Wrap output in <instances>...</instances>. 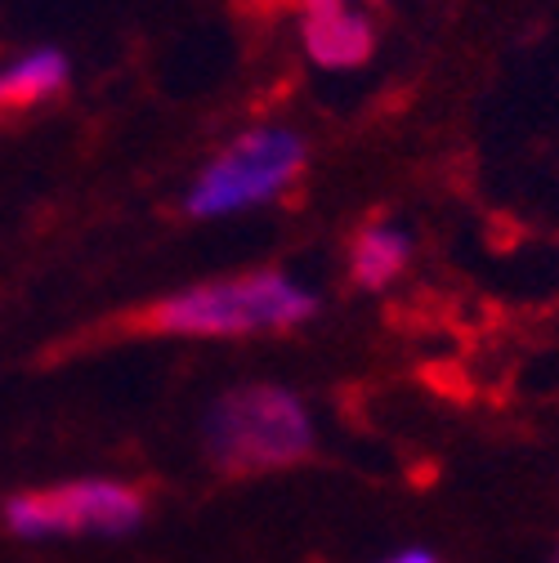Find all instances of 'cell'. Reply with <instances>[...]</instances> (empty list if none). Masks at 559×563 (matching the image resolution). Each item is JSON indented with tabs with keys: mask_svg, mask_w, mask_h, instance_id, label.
<instances>
[{
	"mask_svg": "<svg viewBox=\"0 0 559 563\" xmlns=\"http://www.w3.org/2000/svg\"><path fill=\"white\" fill-rule=\"evenodd\" d=\"M318 313V300L283 273H242L206 287L166 296L134 318V331L153 335H255L292 331Z\"/></svg>",
	"mask_w": 559,
	"mask_h": 563,
	"instance_id": "obj_1",
	"label": "cell"
},
{
	"mask_svg": "<svg viewBox=\"0 0 559 563\" xmlns=\"http://www.w3.org/2000/svg\"><path fill=\"white\" fill-rule=\"evenodd\" d=\"M407 260H412V242L403 229H390V224H368L349 242V277L363 291H385L390 282L403 277Z\"/></svg>",
	"mask_w": 559,
	"mask_h": 563,
	"instance_id": "obj_7",
	"label": "cell"
},
{
	"mask_svg": "<svg viewBox=\"0 0 559 563\" xmlns=\"http://www.w3.org/2000/svg\"><path fill=\"white\" fill-rule=\"evenodd\" d=\"M206 452L224 474L287 470L314 452V426L296 394L277 385L229 389L206 411Z\"/></svg>",
	"mask_w": 559,
	"mask_h": 563,
	"instance_id": "obj_2",
	"label": "cell"
},
{
	"mask_svg": "<svg viewBox=\"0 0 559 563\" xmlns=\"http://www.w3.org/2000/svg\"><path fill=\"white\" fill-rule=\"evenodd\" d=\"M309 153L305 139L296 130H251L206 166L184 201L188 216L211 220V216H233V210L273 201L277 192H287L300 170H305Z\"/></svg>",
	"mask_w": 559,
	"mask_h": 563,
	"instance_id": "obj_3",
	"label": "cell"
},
{
	"mask_svg": "<svg viewBox=\"0 0 559 563\" xmlns=\"http://www.w3.org/2000/svg\"><path fill=\"white\" fill-rule=\"evenodd\" d=\"M149 515L144 492L112 478H77L41 492L6 497L0 519L23 541L36 537H121L134 532Z\"/></svg>",
	"mask_w": 559,
	"mask_h": 563,
	"instance_id": "obj_4",
	"label": "cell"
},
{
	"mask_svg": "<svg viewBox=\"0 0 559 563\" xmlns=\"http://www.w3.org/2000/svg\"><path fill=\"white\" fill-rule=\"evenodd\" d=\"M305 49L318 67L349 73V67H363L376 54V32L363 14H349V10L305 14Z\"/></svg>",
	"mask_w": 559,
	"mask_h": 563,
	"instance_id": "obj_6",
	"label": "cell"
},
{
	"mask_svg": "<svg viewBox=\"0 0 559 563\" xmlns=\"http://www.w3.org/2000/svg\"><path fill=\"white\" fill-rule=\"evenodd\" d=\"M305 14H331V10H344V0H300Z\"/></svg>",
	"mask_w": 559,
	"mask_h": 563,
	"instance_id": "obj_8",
	"label": "cell"
},
{
	"mask_svg": "<svg viewBox=\"0 0 559 563\" xmlns=\"http://www.w3.org/2000/svg\"><path fill=\"white\" fill-rule=\"evenodd\" d=\"M67 77H73V67H67L63 49H28L0 73V117H23L58 99L67 90Z\"/></svg>",
	"mask_w": 559,
	"mask_h": 563,
	"instance_id": "obj_5",
	"label": "cell"
},
{
	"mask_svg": "<svg viewBox=\"0 0 559 563\" xmlns=\"http://www.w3.org/2000/svg\"><path fill=\"white\" fill-rule=\"evenodd\" d=\"M390 563H439L435 554H426V550H407V554H394Z\"/></svg>",
	"mask_w": 559,
	"mask_h": 563,
	"instance_id": "obj_9",
	"label": "cell"
},
{
	"mask_svg": "<svg viewBox=\"0 0 559 563\" xmlns=\"http://www.w3.org/2000/svg\"><path fill=\"white\" fill-rule=\"evenodd\" d=\"M555 563H559V550H555Z\"/></svg>",
	"mask_w": 559,
	"mask_h": 563,
	"instance_id": "obj_10",
	"label": "cell"
}]
</instances>
